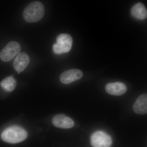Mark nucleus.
Instances as JSON below:
<instances>
[{"label": "nucleus", "instance_id": "f257e3e1", "mask_svg": "<svg viewBox=\"0 0 147 147\" xmlns=\"http://www.w3.org/2000/svg\"><path fill=\"white\" fill-rule=\"evenodd\" d=\"M44 13L45 8L42 3L34 1L29 4L24 9L23 17L27 22L35 23L42 19Z\"/></svg>", "mask_w": 147, "mask_h": 147}, {"label": "nucleus", "instance_id": "f03ea898", "mask_svg": "<svg viewBox=\"0 0 147 147\" xmlns=\"http://www.w3.org/2000/svg\"><path fill=\"white\" fill-rule=\"evenodd\" d=\"M28 137V133L24 129L17 125L9 127L1 134L3 141L11 144H16L24 141Z\"/></svg>", "mask_w": 147, "mask_h": 147}, {"label": "nucleus", "instance_id": "7ed1b4c3", "mask_svg": "<svg viewBox=\"0 0 147 147\" xmlns=\"http://www.w3.org/2000/svg\"><path fill=\"white\" fill-rule=\"evenodd\" d=\"M73 43L72 37L67 34H61L57 38V43L53 45V52L57 55L68 53L71 50Z\"/></svg>", "mask_w": 147, "mask_h": 147}, {"label": "nucleus", "instance_id": "20e7f679", "mask_svg": "<svg viewBox=\"0 0 147 147\" xmlns=\"http://www.w3.org/2000/svg\"><path fill=\"white\" fill-rule=\"evenodd\" d=\"M21 45L16 41H10L0 53V59L4 62H8L20 53Z\"/></svg>", "mask_w": 147, "mask_h": 147}, {"label": "nucleus", "instance_id": "39448f33", "mask_svg": "<svg viewBox=\"0 0 147 147\" xmlns=\"http://www.w3.org/2000/svg\"><path fill=\"white\" fill-rule=\"evenodd\" d=\"M90 141L93 147H110L113 143L110 135L102 131H96L92 134Z\"/></svg>", "mask_w": 147, "mask_h": 147}, {"label": "nucleus", "instance_id": "423d86ee", "mask_svg": "<svg viewBox=\"0 0 147 147\" xmlns=\"http://www.w3.org/2000/svg\"><path fill=\"white\" fill-rule=\"evenodd\" d=\"M83 76V72L81 70L71 69L66 70L62 73L60 79L63 84H68L79 80Z\"/></svg>", "mask_w": 147, "mask_h": 147}, {"label": "nucleus", "instance_id": "0eeeda50", "mask_svg": "<svg viewBox=\"0 0 147 147\" xmlns=\"http://www.w3.org/2000/svg\"><path fill=\"white\" fill-rule=\"evenodd\" d=\"M53 123L56 127L63 129L71 128L74 125L72 119L63 114L55 116L53 119Z\"/></svg>", "mask_w": 147, "mask_h": 147}, {"label": "nucleus", "instance_id": "6e6552de", "mask_svg": "<svg viewBox=\"0 0 147 147\" xmlns=\"http://www.w3.org/2000/svg\"><path fill=\"white\" fill-rule=\"evenodd\" d=\"M30 61V57L27 53L22 52L19 53L13 61V65L18 74L24 71Z\"/></svg>", "mask_w": 147, "mask_h": 147}, {"label": "nucleus", "instance_id": "1a4fd4ad", "mask_svg": "<svg viewBox=\"0 0 147 147\" xmlns=\"http://www.w3.org/2000/svg\"><path fill=\"white\" fill-rule=\"evenodd\" d=\"M127 90V88L126 85L120 82L109 83L105 86V90L108 93L117 96L122 95L125 93Z\"/></svg>", "mask_w": 147, "mask_h": 147}, {"label": "nucleus", "instance_id": "9d476101", "mask_svg": "<svg viewBox=\"0 0 147 147\" xmlns=\"http://www.w3.org/2000/svg\"><path fill=\"white\" fill-rule=\"evenodd\" d=\"M134 113L139 115H145L147 113V95L143 94L137 98L133 106Z\"/></svg>", "mask_w": 147, "mask_h": 147}, {"label": "nucleus", "instance_id": "9b49d317", "mask_svg": "<svg viewBox=\"0 0 147 147\" xmlns=\"http://www.w3.org/2000/svg\"><path fill=\"white\" fill-rule=\"evenodd\" d=\"M131 13L133 17L138 20H144L147 17L146 9L142 3L134 5L131 8Z\"/></svg>", "mask_w": 147, "mask_h": 147}, {"label": "nucleus", "instance_id": "f8f14e48", "mask_svg": "<svg viewBox=\"0 0 147 147\" xmlns=\"http://www.w3.org/2000/svg\"><path fill=\"white\" fill-rule=\"evenodd\" d=\"M16 80L11 76H8L3 79L0 85L2 88L7 92L13 91L16 86Z\"/></svg>", "mask_w": 147, "mask_h": 147}]
</instances>
